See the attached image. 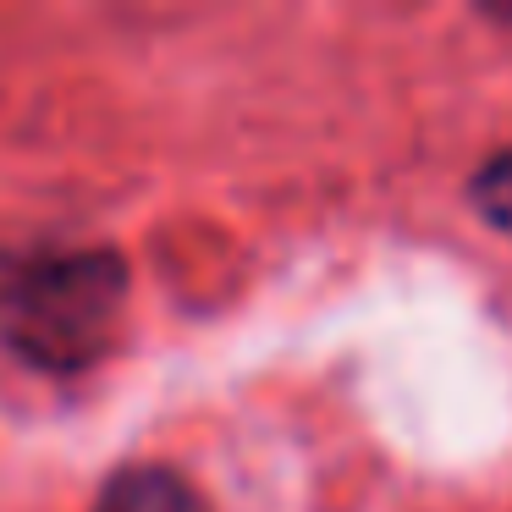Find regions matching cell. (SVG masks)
Here are the masks:
<instances>
[{
    "label": "cell",
    "instance_id": "obj_3",
    "mask_svg": "<svg viewBox=\"0 0 512 512\" xmlns=\"http://www.w3.org/2000/svg\"><path fill=\"white\" fill-rule=\"evenodd\" d=\"M474 210L485 215V226H496L501 237H512V149H501L496 160H485L474 177Z\"/></svg>",
    "mask_w": 512,
    "mask_h": 512
},
{
    "label": "cell",
    "instance_id": "obj_2",
    "mask_svg": "<svg viewBox=\"0 0 512 512\" xmlns=\"http://www.w3.org/2000/svg\"><path fill=\"white\" fill-rule=\"evenodd\" d=\"M94 512H210V501H204L199 485H188L177 468L133 463V468L105 479Z\"/></svg>",
    "mask_w": 512,
    "mask_h": 512
},
{
    "label": "cell",
    "instance_id": "obj_1",
    "mask_svg": "<svg viewBox=\"0 0 512 512\" xmlns=\"http://www.w3.org/2000/svg\"><path fill=\"white\" fill-rule=\"evenodd\" d=\"M127 331V265L111 248L34 254L0 276V342L50 375H78Z\"/></svg>",
    "mask_w": 512,
    "mask_h": 512
}]
</instances>
